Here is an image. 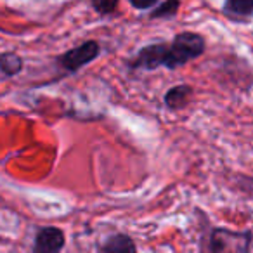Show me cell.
<instances>
[{
	"label": "cell",
	"mask_w": 253,
	"mask_h": 253,
	"mask_svg": "<svg viewBox=\"0 0 253 253\" xmlns=\"http://www.w3.org/2000/svg\"><path fill=\"white\" fill-rule=\"evenodd\" d=\"M94 4V9L101 14H109L116 9L118 5V0H92Z\"/></svg>",
	"instance_id": "30bf717a"
},
{
	"label": "cell",
	"mask_w": 253,
	"mask_h": 253,
	"mask_svg": "<svg viewBox=\"0 0 253 253\" xmlns=\"http://www.w3.org/2000/svg\"><path fill=\"white\" fill-rule=\"evenodd\" d=\"M224 11L232 19H246L252 16L253 0H227Z\"/></svg>",
	"instance_id": "8992f818"
},
{
	"label": "cell",
	"mask_w": 253,
	"mask_h": 253,
	"mask_svg": "<svg viewBox=\"0 0 253 253\" xmlns=\"http://www.w3.org/2000/svg\"><path fill=\"white\" fill-rule=\"evenodd\" d=\"M97 54H99V43L90 40V42L82 43L77 49L68 50L64 56L59 57V63L64 70L75 73V71L80 70L82 66H85V64L90 63V61H94L95 57H97Z\"/></svg>",
	"instance_id": "3957f363"
},
{
	"label": "cell",
	"mask_w": 253,
	"mask_h": 253,
	"mask_svg": "<svg viewBox=\"0 0 253 253\" xmlns=\"http://www.w3.org/2000/svg\"><path fill=\"white\" fill-rule=\"evenodd\" d=\"M205 52V40L196 33H180L172 43H155L137 54L130 63L132 68L142 70H156L160 66L173 68L182 66L191 59H196Z\"/></svg>",
	"instance_id": "6da1fadb"
},
{
	"label": "cell",
	"mask_w": 253,
	"mask_h": 253,
	"mask_svg": "<svg viewBox=\"0 0 253 253\" xmlns=\"http://www.w3.org/2000/svg\"><path fill=\"white\" fill-rule=\"evenodd\" d=\"M191 95H193V88L187 87V85H177L165 94V102L169 108L180 109L189 102Z\"/></svg>",
	"instance_id": "5b68a950"
},
{
	"label": "cell",
	"mask_w": 253,
	"mask_h": 253,
	"mask_svg": "<svg viewBox=\"0 0 253 253\" xmlns=\"http://www.w3.org/2000/svg\"><path fill=\"white\" fill-rule=\"evenodd\" d=\"M102 252H113V253H118V252H135V245L132 243V239L128 236H113V238L108 239L106 245L101 246Z\"/></svg>",
	"instance_id": "52a82bcc"
},
{
	"label": "cell",
	"mask_w": 253,
	"mask_h": 253,
	"mask_svg": "<svg viewBox=\"0 0 253 253\" xmlns=\"http://www.w3.org/2000/svg\"><path fill=\"white\" fill-rule=\"evenodd\" d=\"M64 246V232L57 227H45L39 231L35 238V252H59Z\"/></svg>",
	"instance_id": "277c9868"
},
{
	"label": "cell",
	"mask_w": 253,
	"mask_h": 253,
	"mask_svg": "<svg viewBox=\"0 0 253 253\" xmlns=\"http://www.w3.org/2000/svg\"><path fill=\"white\" fill-rule=\"evenodd\" d=\"M179 5H180V0H165L163 4H160V7H156L153 11L151 18H172L177 11H179Z\"/></svg>",
	"instance_id": "9c48e42d"
},
{
	"label": "cell",
	"mask_w": 253,
	"mask_h": 253,
	"mask_svg": "<svg viewBox=\"0 0 253 253\" xmlns=\"http://www.w3.org/2000/svg\"><path fill=\"white\" fill-rule=\"evenodd\" d=\"M23 68V59L19 56L12 52L0 54V71L5 73L7 77H14L21 71Z\"/></svg>",
	"instance_id": "ba28073f"
},
{
	"label": "cell",
	"mask_w": 253,
	"mask_h": 253,
	"mask_svg": "<svg viewBox=\"0 0 253 253\" xmlns=\"http://www.w3.org/2000/svg\"><path fill=\"white\" fill-rule=\"evenodd\" d=\"M250 243H252V234L250 231L238 234V232L224 231V229H215L211 231L208 238V245L205 250L210 252H250Z\"/></svg>",
	"instance_id": "7a4b0ae2"
},
{
	"label": "cell",
	"mask_w": 253,
	"mask_h": 253,
	"mask_svg": "<svg viewBox=\"0 0 253 253\" xmlns=\"http://www.w3.org/2000/svg\"><path fill=\"white\" fill-rule=\"evenodd\" d=\"M158 0H130V4L134 5L135 9H149L156 4Z\"/></svg>",
	"instance_id": "8fae6325"
}]
</instances>
